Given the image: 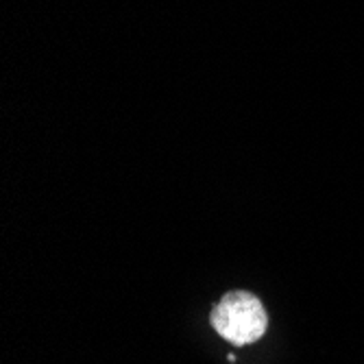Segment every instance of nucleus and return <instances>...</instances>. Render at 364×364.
Returning a JSON list of instances; mask_svg holds the SVG:
<instances>
[{"mask_svg": "<svg viewBox=\"0 0 364 364\" xmlns=\"http://www.w3.org/2000/svg\"><path fill=\"white\" fill-rule=\"evenodd\" d=\"M212 327L216 334L234 345H251L264 336L269 316L262 301L247 290H231L212 310Z\"/></svg>", "mask_w": 364, "mask_h": 364, "instance_id": "obj_1", "label": "nucleus"}]
</instances>
